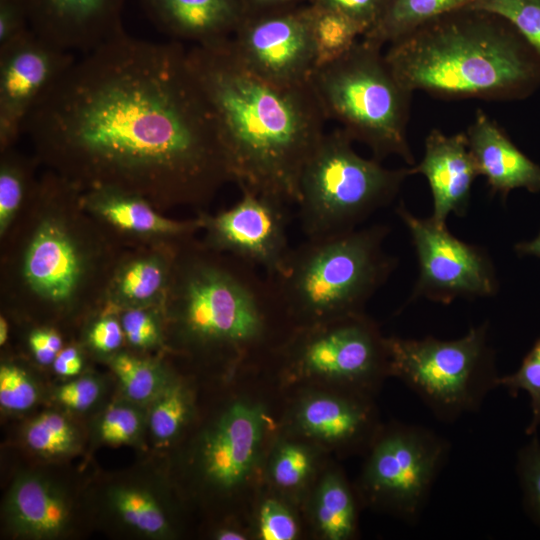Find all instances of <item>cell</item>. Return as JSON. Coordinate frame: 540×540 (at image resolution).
Returning <instances> with one entry per match:
<instances>
[{"label":"cell","mask_w":540,"mask_h":540,"mask_svg":"<svg viewBox=\"0 0 540 540\" xmlns=\"http://www.w3.org/2000/svg\"><path fill=\"white\" fill-rule=\"evenodd\" d=\"M179 41L122 30L75 60L28 116L37 155L77 187L202 204L234 182L215 113Z\"/></svg>","instance_id":"6da1fadb"},{"label":"cell","mask_w":540,"mask_h":540,"mask_svg":"<svg viewBox=\"0 0 540 540\" xmlns=\"http://www.w3.org/2000/svg\"><path fill=\"white\" fill-rule=\"evenodd\" d=\"M229 38L187 53L215 113L234 182L296 205L327 118L310 81L281 87L257 77L237 59Z\"/></svg>","instance_id":"7a4b0ae2"},{"label":"cell","mask_w":540,"mask_h":540,"mask_svg":"<svg viewBox=\"0 0 540 540\" xmlns=\"http://www.w3.org/2000/svg\"><path fill=\"white\" fill-rule=\"evenodd\" d=\"M384 57L403 87L442 99L512 100L540 82V58L515 28L469 8L419 26Z\"/></svg>","instance_id":"3957f363"},{"label":"cell","mask_w":540,"mask_h":540,"mask_svg":"<svg viewBox=\"0 0 540 540\" xmlns=\"http://www.w3.org/2000/svg\"><path fill=\"white\" fill-rule=\"evenodd\" d=\"M187 253L170 282V312L181 340L194 348L246 354L264 344L277 317L288 319L272 279L221 252Z\"/></svg>","instance_id":"277c9868"},{"label":"cell","mask_w":540,"mask_h":540,"mask_svg":"<svg viewBox=\"0 0 540 540\" xmlns=\"http://www.w3.org/2000/svg\"><path fill=\"white\" fill-rule=\"evenodd\" d=\"M389 232L387 225L373 224L305 238L292 248L282 270L269 276L288 319L301 328L364 313L397 265L384 249Z\"/></svg>","instance_id":"5b68a950"},{"label":"cell","mask_w":540,"mask_h":540,"mask_svg":"<svg viewBox=\"0 0 540 540\" xmlns=\"http://www.w3.org/2000/svg\"><path fill=\"white\" fill-rule=\"evenodd\" d=\"M310 83L327 120L341 124L378 161L415 164L407 138L412 92L389 68L382 47L361 38L341 58L317 67Z\"/></svg>","instance_id":"8992f818"},{"label":"cell","mask_w":540,"mask_h":540,"mask_svg":"<svg viewBox=\"0 0 540 540\" xmlns=\"http://www.w3.org/2000/svg\"><path fill=\"white\" fill-rule=\"evenodd\" d=\"M342 128L325 132L306 163L296 203L306 239L325 238L359 228L388 206L411 174L409 167L389 169L364 158Z\"/></svg>","instance_id":"52a82bcc"},{"label":"cell","mask_w":540,"mask_h":540,"mask_svg":"<svg viewBox=\"0 0 540 540\" xmlns=\"http://www.w3.org/2000/svg\"><path fill=\"white\" fill-rule=\"evenodd\" d=\"M487 321L455 340L388 337L390 375L405 383L440 421L477 412L498 387Z\"/></svg>","instance_id":"ba28073f"},{"label":"cell","mask_w":540,"mask_h":540,"mask_svg":"<svg viewBox=\"0 0 540 540\" xmlns=\"http://www.w3.org/2000/svg\"><path fill=\"white\" fill-rule=\"evenodd\" d=\"M450 449L449 441L428 427H390L373 441L361 478L364 497L372 505L416 524Z\"/></svg>","instance_id":"9c48e42d"},{"label":"cell","mask_w":540,"mask_h":540,"mask_svg":"<svg viewBox=\"0 0 540 540\" xmlns=\"http://www.w3.org/2000/svg\"><path fill=\"white\" fill-rule=\"evenodd\" d=\"M395 212L408 229L419 274L411 300L424 298L449 304L455 299L494 296L498 279L487 251L455 237L447 225L414 216L401 202Z\"/></svg>","instance_id":"30bf717a"},{"label":"cell","mask_w":540,"mask_h":540,"mask_svg":"<svg viewBox=\"0 0 540 540\" xmlns=\"http://www.w3.org/2000/svg\"><path fill=\"white\" fill-rule=\"evenodd\" d=\"M288 352L299 371L352 386L390 374L387 338L365 313L299 328Z\"/></svg>","instance_id":"8fae6325"},{"label":"cell","mask_w":540,"mask_h":540,"mask_svg":"<svg viewBox=\"0 0 540 540\" xmlns=\"http://www.w3.org/2000/svg\"><path fill=\"white\" fill-rule=\"evenodd\" d=\"M230 208L199 217L207 248L278 274L292 249L288 239L289 204L246 189Z\"/></svg>","instance_id":"7c38bea8"},{"label":"cell","mask_w":540,"mask_h":540,"mask_svg":"<svg viewBox=\"0 0 540 540\" xmlns=\"http://www.w3.org/2000/svg\"><path fill=\"white\" fill-rule=\"evenodd\" d=\"M229 44L247 70L277 86L308 83L316 67L308 8L245 15Z\"/></svg>","instance_id":"4fadbf2b"},{"label":"cell","mask_w":540,"mask_h":540,"mask_svg":"<svg viewBox=\"0 0 540 540\" xmlns=\"http://www.w3.org/2000/svg\"><path fill=\"white\" fill-rule=\"evenodd\" d=\"M31 29L0 49V146L11 148L33 109L75 62Z\"/></svg>","instance_id":"5bb4252c"},{"label":"cell","mask_w":540,"mask_h":540,"mask_svg":"<svg viewBox=\"0 0 540 540\" xmlns=\"http://www.w3.org/2000/svg\"><path fill=\"white\" fill-rule=\"evenodd\" d=\"M266 426L260 405L238 401L228 406L199 438L195 464L202 480L228 492L252 473Z\"/></svg>","instance_id":"9a60e30c"},{"label":"cell","mask_w":540,"mask_h":540,"mask_svg":"<svg viewBox=\"0 0 540 540\" xmlns=\"http://www.w3.org/2000/svg\"><path fill=\"white\" fill-rule=\"evenodd\" d=\"M30 29L69 52H89L122 30L127 0H21Z\"/></svg>","instance_id":"2e32d148"},{"label":"cell","mask_w":540,"mask_h":540,"mask_svg":"<svg viewBox=\"0 0 540 540\" xmlns=\"http://www.w3.org/2000/svg\"><path fill=\"white\" fill-rule=\"evenodd\" d=\"M409 171L426 178L433 199L430 217L435 223L446 225L451 214H467L472 185L480 174L465 132L446 135L432 129L425 138L421 161Z\"/></svg>","instance_id":"e0dca14e"},{"label":"cell","mask_w":540,"mask_h":540,"mask_svg":"<svg viewBox=\"0 0 540 540\" xmlns=\"http://www.w3.org/2000/svg\"><path fill=\"white\" fill-rule=\"evenodd\" d=\"M4 520L15 536L55 539L66 534L72 521V504L65 490L36 472L19 474L4 501Z\"/></svg>","instance_id":"ac0fdd59"},{"label":"cell","mask_w":540,"mask_h":540,"mask_svg":"<svg viewBox=\"0 0 540 540\" xmlns=\"http://www.w3.org/2000/svg\"><path fill=\"white\" fill-rule=\"evenodd\" d=\"M83 273L81 254L67 229L55 220H45L29 242L23 275L29 287L42 298L65 302L75 293Z\"/></svg>","instance_id":"d6986e66"},{"label":"cell","mask_w":540,"mask_h":540,"mask_svg":"<svg viewBox=\"0 0 540 540\" xmlns=\"http://www.w3.org/2000/svg\"><path fill=\"white\" fill-rule=\"evenodd\" d=\"M480 176L493 195L506 199L510 191H540V166L523 154L504 130L482 110L465 131Z\"/></svg>","instance_id":"ffe728a7"},{"label":"cell","mask_w":540,"mask_h":540,"mask_svg":"<svg viewBox=\"0 0 540 540\" xmlns=\"http://www.w3.org/2000/svg\"><path fill=\"white\" fill-rule=\"evenodd\" d=\"M162 33L207 44L229 38L246 15L243 0H138Z\"/></svg>","instance_id":"44dd1931"},{"label":"cell","mask_w":540,"mask_h":540,"mask_svg":"<svg viewBox=\"0 0 540 540\" xmlns=\"http://www.w3.org/2000/svg\"><path fill=\"white\" fill-rule=\"evenodd\" d=\"M82 200L107 223L134 234L184 237L201 228L199 218L189 221L166 218L144 196L113 186L89 188Z\"/></svg>","instance_id":"7402d4cb"},{"label":"cell","mask_w":540,"mask_h":540,"mask_svg":"<svg viewBox=\"0 0 540 540\" xmlns=\"http://www.w3.org/2000/svg\"><path fill=\"white\" fill-rule=\"evenodd\" d=\"M297 419L308 435L332 444L360 443L375 428L370 405L358 397H310L302 403Z\"/></svg>","instance_id":"603a6c76"},{"label":"cell","mask_w":540,"mask_h":540,"mask_svg":"<svg viewBox=\"0 0 540 540\" xmlns=\"http://www.w3.org/2000/svg\"><path fill=\"white\" fill-rule=\"evenodd\" d=\"M104 502L111 516L134 534L148 539H166L173 534L164 501L147 484H113L107 488Z\"/></svg>","instance_id":"cb8c5ba5"},{"label":"cell","mask_w":540,"mask_h":540,"mask_svg":"<svg viewBox=\"0 0 540 540\" xmlns=\"http://www.w3.org/2000/svg\"><path fill=\"white\" fill-rule=\"evenodd\" d=\"M473 0H387L376 23L362 36L383 47L441 15L462 9Z\"/></svg>","instance_id":"d4e9b609"},{"label":"cell","mask_w":540,"mask_h":540,"mask_svg":"<svg viewBox=\"0 0 540 540\" xmlns=\"http://www.w3.org/2000/svg\"><path fill=\"white\" fill-rule=\"evenodd\" d=\"M170 286V264L162 256H147L126 264L114 279L115 303L124 308L148 307Z\"/></svg>","instance_id":"484cf974"},{"label":"cell","mask_w":540,"mask_h":540,"mask_svg":"<svg viewBox=\"0 0 540 540\" xmlns=\"http://www.w3.org/2000/svg\"><path fill=\"white\" fill-rule=\"evenodd\" d=\"M308 18L315 69L341 58L365 34L359 23L335 10L311 5Z\"/></svg>","instance_id":"4316f807"},{"label":"cell","mask_w":540,"mask_h":540,"mask_svg":"<svg viewBox=\"0 0 540 540\" xmlns=\"http://www.w3.org/2000/svg\"><path fill=\"white\" fill-rule=\"evenodd\" d=\"M315 519L321 534L329 540H345L356 530L357 508L346 482L329 474L319 486L315 501Z\"/></svg>","instance_id":"83f0119b"},{"label":"cell","mask_w":540,"mask_h":540,"mask_svg":"<svg viewBox=\"0 0 540 540\" xmlns=\"http://www.w3.org/2000/svg\"><path fill=\"white\" fill-rule=\"evenodd\" d=\"M109 365L125 399L143 407L173 380L162 365L124 352L111 355Z\"/></svg>","instance_id":"f1b7e54d"},{"label":"cell","mask_w":540,"mask_h":540,"mask_svg":"<svg viewBox=\"0 0 540 540\" xmlns=\"http://www.w3.org/2000/svg\"><path fill=\"white\" fill-rule=\"evenodd\" d=\"M26 446L43 458H61L75 454L81 447V436L74 423L56 411H45L24 428Z\"/></svg>","instance_id":"f546056e"},{"label":"cell","mask_w":540,"mask_h":540,"mask_svg":"<svg viewBox=\"0 0 540 540\" xmlns=\"http://www.w3.org/2000/svg\"><path fill=\"white\" fill-rule=\"evenodd\" d=\"M191 412L189 391L173 379L148 405L147 430L154 442L158 445L172 442L187 424Z\"/></svg>","instance_id":"4dcf8cb0"},{"label":"cell","mask_w":540,"mask_h":540,"mask_svg":"<svg viewBox=\"0 0 540 540\" xmlns=\"http://www.w3.org/2000/svg\"><path fill=\"white\" fill-rule=\"evenodd\" d=\"M143 406L125 399L108 406L95 423L96 440L107 445H134L147 429V412Z\"/></svg>","instance_id":"1f68e13d"},{"label":"cell","mask_w":540,"mask_h":540,"mask_svg":"<svg viewBox=\"0 0 540 540\" xmlns=\"http://www.w3.org/2000/svg\"><path fill=\"white\" fill-rule=\"evenodd\" d=\"M465 8L506 20L540 58V0H473Z\"/></svg>","instance_id":"d6a6232c"},{"label":"cell","mask_w":540,"mask_h":540,"mask_svg":"<svg viewBox=\"0 0 540 540\" xmlns=\"http://www.w3.org/2000/svg\"><path fill=\"white\" fill-rule=\"evenodd\" d=\"M0 167V232L3 234L18 211L29 187V165L3 150Z\"/></svg>","instance_id":"836d02e7"},{"label":"cell","mask_w":540,"mask_h":540,"mask_svg":"<svg viewBox=\"0 0 540 540\" xmlns=\"http://www.w3.org/2000/svg\"><path fill=\"white\" fill-rule=\"evenodd\" d=\"M499 386L506 388L512 396H516L519 390H524L529 394L532 418L526 433L535 434L540 425V338L526 354L516 372L499 376Z\"/></svg>","instance_id":"e575fe53"},{"label":"cell","mask_w":540,"mask_h":540,"mask_svg":"<svg viewBox=\"0 0 540 540\" xmlns=\"http://www.w3.org/2000/svg\"><path fill=\"white\" fill-rule=\"evenodd\" d=\"M39 386L23 368L12 363L0 366V406L9 413H22L36 405Z\"/></svg>","instance_id":"d590c367"},{"label":"cell","mask_w":540,"mask_h":540,"mask_svg":"<svg viewBox=\"0 0 540 540\" xmlns=\"http://www.w3.org/2000/svg\"><path fill=\"white\" fill-rule=\"evenodd\" d=\"M312 467V456L300 444L286 443L279 447L271 462V477L275 484L284 489L301 485Z\"/></svg>","instance_id":"8d00e7d4"},{"label":"cell","mask_w":540,"mask_h":540,"mask_svg":"<svg viewBox=\"0 0 540 540\" xmlns=\"http://www.w3.org/2000/svg\"><path fill=\"white\" fill-rule=\"evenodd\" d=\"M517 472L527 509L540 524V442L535 434L519 451Z\"/></svg>","instance_id":"74e56055"},{"label":"cell","mask_w":540,"mask_h":540,"mask_svg":"<svg viewBox=\"0 0 540 540\" xmlns=\"http://www.w3.org/2000/svg\"><path fill=\"white\" fill-rule=\"evenodd\" d=\"M147 308H125L120 318L125 339L131 346L140 349L158 345L162 337L158 318Z\"/></svg>","instance_id":"f35d334b"},{"label":"cell","mask_w":540,"mask_h":540,"mask_svg":"<svg viewBox=\"0 0 540 540\" xmlns=\"http://www.w3.org/2000/svg\"><path fill=\"white\" fill-rule=\"evenodd\" d=\"M103 394L102 382L93 375H83L58 386L53 396L65 408L83 412L94 406Z\"/></svg>","instance_id":"ab89813d"},{"label":"cell","mask_w":540,"mask_h":540,"mask_svg":"<svg viewBox=\"0 0 540 540\" xmlns=\"http://www.w3.org/2000/svg\"><path fill=\"white\" fill-rule=\"evenodd\" d=\"M258 520V533L262 540H293L297 536L296 520L274 499H267L262 503Z\"/></svg>","instance_id":"60d3db41"},{"label":"cell","mask_w":540,"mask_h":540,"mask_svg":"<svg viewBox=\"0 0 540 540\" xmlns=\"http://www.w3.org/2000/svg\"><path fill=\"white\" fill-rule=\"evenodd\" d=\"M387 0H311L313 6L338 11L357 23L365 33L378 20Z\"/></svg>","instance_id":"b9f144b4"},{"label":"cell","mask_w":540,"mask_h":540,"mask_svg":"<svg viewBox=\"0 0 540 540\" xmlns=\"http://www.w3.org/2000/svg\"><path fill=\"white\" fill-rule=\"evenodd\" d=\"M125 339L120 320L105 316L95 321L87 333L91 348L102 354H115Z\"/></svg>","instance_id":"7bdbcfd3"},{"label":"cell","mask_w":540,"mask_h":540,"mask_svg":"<svg viewBox=\"0 0 540 540\" xmlns=\"http://www.w3.org/2000/svg\"><path fill=\"white\" fill-rule=\"evenodd\" d=\"M30 30L21 0H0V49Z\"/></svg>","instance_id":"ee69618b"},{"label":"cell","mask_w":540,"mask_h":540,"mask_svg":"<svg viewBox=\"0 0 540 540\" xmlns=\"http://www.w3.org/2000/svg\"><path fill=\"white\" fill-rule=\"evenodd\" d=\"M28 344L34 359L41 365H52L62 350V339L53 329L41 328L32 331Z\"/></svg>","instance_id":"f6af8a7d"},{"label":"cell","mask_w":540,"mask_h":540,"mask_svg":"<svg viewBox=\"0 0 540 540\" xmlns=\"http://www.w3.org/2000/svg\"><path fill=\"white\" fill-rule=\"evenodd\" d=\"M83 358L75 347H66L57 354L52 363L54 372L62 377L78 376L83 369Z\"/></svg>","instance_id":"bcb514c9"},{"label":"cell","mask_w":540,"mask_h":540,"mask_svg":"<svg viewBox=\"0 0 540 540\" xmlns=\"http://www.w3.org/2000/svg\"><path fill=\"white\" fill-rule=\"evenodd\" d=\"M514 249L520 256L540 257V233L530 241L517 243Z\"/></svg>","instance_id":"7dc6e473"},{"label":"cell","mask_w":540,"mask_h":540,"mask_svg":"<svg viewBox=\"0 0 540 540\" xmlns=\"http://www.w3.org/2000/svg\"><path fill=\"white\" fill-rule=\"evenodd\" d=\"M291 1L293 0H243V4L246 12L247 7L252 10L255 9L261 11L265 9L277 8Z\"/></svg>","instance_id":"c3c4849f"},{"label":"cell","mask_w":540,"mask_h":540,"mask_svg":"<svg viewBox=\"0 0 540 540\" xmlns=\"http://www.w3.org/2000/svg\"><path fill=\"white\" fill-rule=\"evenodd\" d=\"M214 538L218 540H244L246 536L239 531L225 528L218 530Z\"/></svg>","instance_id":"681fc988"},{"label":"cell","mask_w":540,"mask_h":540,"mask_svg":"<svg viewBox=\"0 0 540 540\" xmlns=\"http://www.w3.org/2000/svg\"><path fill=\"white\" fill-rule=\"evenodd\" d=\"M8 339V323L4 317L0 318V345H4Z\"/></svg>","instance_id":"f907efd6"}]
</instances>
